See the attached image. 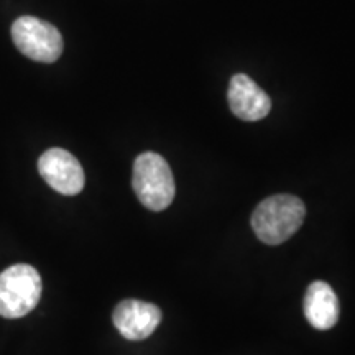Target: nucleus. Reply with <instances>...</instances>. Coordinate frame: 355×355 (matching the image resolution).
Here are the masks:
<instances>
[{
    "label": "nucleus",
    "mask_w": 355,
    "mask_h": 355,
    "mask_svg": "<svg viewBox=\"0 0 355 355\" xmlns=\"http://www.w3.org/2000/svg\"><path fill=\"white\" fill-rule=\"evenodd\" d=\"M229 107L237 119L257 122L265 119L272 110V99L247 74H235L227 91Z\"/></svg>",
    "instance_id": "0eeeda50"
},
{
    "label": "nucleus",
    "mask_w": 355,
    "mask_h": 355,
    "mask_svg": "<svg viewBox=\"0 0 355 355\" xmlns=\"http://www.w3.org/2000/svg\"><path fill=\"white\" fill-rule=\"evenodd\" d=\"M132 188L146 209L165 211L176 194L175 178L162 155L145 152L133 162Z\"/></svg>",
    "instance_id": "f03ea898"
},
{
    "label": "nucleus",
    "mask_w": 355,
    "mask_h": 355,
    "mask_svg": "<svg viewBox=\"0 0 355 355\" xmlns=\"http://www.w3.org/2000/svg\"><path fill=\"white\" fill-rule=\"evenodd\" d=\"M40 176L56 193L76 196L84 188V170L73 153L64 148H50L38 158Z\"/></svg>",
    "instance_id": "39448f33"
},
{
    "label": "nucleus",
    "mask_w": 355,
    "mask_h": 355,
    "mask_svg": "<svg viewBox=\"0 0 355 355\" xmlns=\"http://www.w3.org/2000/svg\"><path fill=\"white\" fill-rule=\"evenodd\" d=\"M162 309L153 303L125 300L115 306L112 321L117 331L127 340H144L155 332L162 322Z\"/></svg>",
    "instance_id": "423d86ee"
},
{
    "label": "nucleus",
    "mask_w": 355,
    "mask_h": 355,
    "mask_svg": "<svg viewBox=\"0 0 355 355\" xmlns=\"http://www.w3.org/2000/svg\"><path fill=\"white\" fill-rule=\"evenodd\" d=\"M42 277L35 266H8L0 273V316L19 319L32 313L42 298Z\"/></svg>",
    "instance_id": "7ed1b4c3"
},
{
    "label": "nucleus",
    "mask_w": 355,
    "mask_h": 355,
    "mask_svg": "<svg viewBox=\"0 0 355 355\" xmlns=\"http://www.w3.org/2000/svg\"><path fill=\"white\" fill-rule=\"evenodd\" d=\"M339 300L326 282L311 283L304 295V316L314 329H332L339 321Z\"/></svg>",
    "instance_id": "6e6552de"
},
{
    "label": "nucleus",
    "mask_w": 355,
    "mask_h": 355,
    "mask_svg": "<svg viewBox=\"0 0 355 355\" xmlns=\"http://www.w3.org/2000/svg\"><path fill=\"white\" fill-rule=\"evenodd\" d=\"M306 206L291 194H275L261 201L252 214V229L266 245H279L303 225Z\"/></svg>",
    "instance_id": "f257e3e1"
},
{
    "label": "nucleus",
    "mask_w": 355,
    "mask_h": 355,
    "mask_svg": "<svg viewBox=\"0 0 355 355\" xmlns=\"http://www.w3.org/2000/svg\"><path fill=\"white\" fill-rule=\"evenodd\" d=\"M12 40L21 55L38 63H55L63 55V37L55 25L24 15L12 25Z\"/></svg>",
    "instance_id": "20e7f679"
}]
</instances>
